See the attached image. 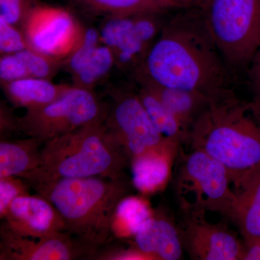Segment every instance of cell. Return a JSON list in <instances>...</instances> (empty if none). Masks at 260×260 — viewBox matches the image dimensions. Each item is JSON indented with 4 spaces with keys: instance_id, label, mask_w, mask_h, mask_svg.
<instances>
[{
    "instance_id": "6da1fadb",
    "label": "cell",
    "mask_w": 260,
    "mask_h": 260,
    "mask_svg": "<svg viewBox=\"0 0 260 260\" xmlns=\"http://www.w3.org/2000/svg\"><path fill=\"white\" fill-rule=\"evenodd\" d=\"M135 74L162 86L198 92L213 101L232 91L234 77L197 7L173 12Z\"/></svg>"
},
{
    "instance_id": "7a4b0ae2",
    "label": "cell",
    "mask_w": 260,
    "mask_h": 260,
    "mask_svg": "<svg viewBox=\"0 0 260 260\" xmlns=\"http://www.w3.org/2000/svg\"><path fill=\"white\" fill-rule=\"evenodd\" d=\"M27 184L54 205L67 232L95 250L114 234L116 208L132 187L125 177L62 178Z\"/></svg>"
},
{
    "instance_id": "3957f363",
    "label": "cell",
    "mask_w": 260,
    "mask_h": 260,
    "mask_svg": "<svg viewBox=\"0 0 260 260\" xmlns=\"http://www.w3.org/2000/svg\"><path fill=\"white\" fill-rule=\"evenodd\" d=\"M185 143L223 164L235 184L260 164V120L250 103L239 100L232 90L210 103L193 124Z\"/></svg>"
},
{
    "instance_id": "277c9868",
    "label": "cell",
    "mask_w": 260,
    "mask_h": 260,
    "mask_svg": "<svg viewBox=\"0 0 260 260\" xmlns=\"http://www.w3.org/2000/svg\"><path fill=\"white\" fill-rule=\"evenodd\" d=\"M128 165L129 159L101 122L46 142L40 166L20 178L26 183L62 178L121 179Z\"/></svg>"
},
{
    "instance_id": "5b68a950",
    "label": "cell",
    "mask_w": 260,
    "mask_h": 260,
    "mask_svg": "<svg viewBox=\"0 0 260 260\" xmlns=\"http://www.w3.org/2000/svg\"><path fill=\"white\" fill-rule=\"evenodd\" d=\"M200 8L233 75L249 68L260 48V0H207Z\"/></svg>"
},
{
    "instance_id": "8992f818",
    "label": "cell",
    "mask_w": 260,
    "mask_h": 260,
    "mask_svg": "<svg viewBox=\"0 0 260 260\" xmlns=\"http://www.w3.org/2000/svg\"><path fill=\"white\" fill-rule=\"evenodd\" d=\"M179 153L174 187L184 214L205 216L214 212L229 218L236 194L225 167L199 149Z\"/></svg>"
},
{
    "instance_id": "52a82bcc",
    "label": "cell",
    "mask_w": 260,
    "mask_h": 260,
    "mask_svg": "<svg viewBox=\"0 0 260 260\" xmlns=\"http://www.w3.org/2000/svg\"><path fill=\"white\" fill-rule=\"evenodd\" d=\"M107 111L108 103L93 90L72 85L54 102L25 111L18 117V129L45 143L84 126L104 122Z\"/></svg>"
},
{
    "instance_id": "ba28073f",
    "label": "cell",
    "mask_w": 260,
    "mask_h": 260,
    "mask_svg": "<svg viewBox=\"0 0 260 260\" xmlns=\"http://www.w3.org/2000/svg\"><path fill=\"white\" fill-rule=\"evenodd\" d=\"M107 93L110 102L104 126L130 161L147 150L170 141L155 129L132 82L111 87Z\"/></svg>"
},
{
    "instance_id": "9c48e42d",
    "label": "cell",
    "mask_w": 260,
    "mask_h": 260,
    "mask_svg": "<svg viewBox=\"0 0 260 260\" xmlns=\"http://www.w3.org/2000/svg\"><path fill=\"white\" fill-rule=\"evenodd\" d=\"M172 13L103 18L98 28L101 40L112 49L118 70L131 76L139 69Z\"/></svg>"
},
{
    "instance_id": "30bf717a",
    "label": "cell",
    "mask_w": 260,
    "mask_h": 260,
    "mask_svg": "<svg viewBox=\"0 0 260 260\" xmlns=\"http://www.w3.org/2000/svg\"><path fill=\"white\" fill-rule=\"evenodd\" d=\"M83 30L68 10L42 4L34 8L22 28L29 47L64 59L80 42Z\"/></svg>"
},
{
    "instance_id": "8fae6325",
    "label": "cell",
    "mask_w": 260,
    "mask_h": 260,
    "mask_svg": "<svg viewBox=\"0 0 260 260\" xmlns=\"http://www.w3.org/2000/svg\"><path fill=\"white\" fill-rule=\"evenodd\" d=\"M184 249L191 259L242 260L244 243L223 224H213L205 216L185 215L179 228Z\"/></svg>"
},
{
    "instance_id": "7c38bea8",
    "label": "cell",
    "mask_w": 260,
    "mask_h": 260,
    "mask_svg": "<svg viewBox=\"0 0 260 260\" xmlns=\"http://www.w3.org/2000/svg\"><path fill=\"white\" fill-rule=\"evenodd\" d=\"M0 237L1 259L70 260L95 251L78 239L73 240L68 232L32 238L18 235L2 225Z\"/></svg>"
},
{
    "instance_id": "4fadbf2b",
    "label": "cell",
    "mask_w": 260,
    "mask_h": 260,
    "mask_svg": "<svg viewBox=\"0 0 260 260\" xmlns=\"http://www.w3.org/2000/svg\"><path fill=\"white\" fill-rule=\"evenodd\" d=\"M3 219L2 225L23 237L44 238L67 232L64 219L57 210L38 194L17 198Z\"/></svg>"
},
{
    "instance_id": "5bb4252c",
    "label": "cell",
    "mask_w": 260,
    "mask_h": 260,
    "mask_svg": "<svg viewBox=\"0 0 260 260\" xmlns=\"http://www.w3.org/2000/svg\"><path fill=\"white\" fill-rule=\"evenodd\" d=\"M181 145L169 141L158 148L147 150L132 159V184L143 193L161 189L169 180L173 160Z\"/></svg>"
},
{
    "instance_id": "9a60e30c",
    "label": "cell",
    "mask_w": 260,
    "mask_h": 260,
    "mask_svg": "<svg viewBox=\"0 0 260 260\" xmlns=\"http://www.w3.org/2000/svg\"><path fill=\"white\" fill-rule=\"evenodd\" d=\"M236 200L229 218L244 242L260 238V164L248 171L234 184Z\"/></svg>"
},
{
    "instance_id": "2e32d148",
    "label": "cell",
    "mask_w": 260,
    "mask_h": 260,
    "mask_svg": "<svg viewBox=\"0 0 260 260\" xmlns=\"http://www.w3.org/2000/svg\"><path fill=\"white\" fill-rule=\"evenodd\" d=\"M134 237L137 249L152 259L179 260L182 257L184 246L179 229L165 217L152 215Z\"/></svg>"
},
{
    "instance_id": "e0dca14e",
    "label": "cell",
    "mask_w": 260,
    "mask_h": 260,
    "mask_svg": "<svg viewBox=\"0 0 260 260\" xmlns=\"http://www.w3.org/2000/svg\"><path fill=\"white\" fill-rule=\"evenodd\" d=\"M130 80L144 84L158 98L177 118L186 133V139L195 121L213 102L203 94L184 89L162 86L140 75H132Z\"/></svg>"
},
{
    "instance_id": "ac0fdd59",
    "label": "cell",
    "mask_w": 260,
    "mask_h": 260,
    "mask_svg": "<svg viewBox=\"0 0 260 260\" xmlns=\"http://www.w3.org/2000/svg\"><path fill=\"white\" fill-rule=\"evenodd\" d=\"M70 87L56 84L50 80L27 78L1 84L8 102L15 108L25 111L39 109L59 99Z\"/></svg>"
},
{
    "instance_id": "d6986e66",
    "label": "cell",
    "mask_w": 260,
    "mask_h": 260,
    "mask_svg": "<svg viewBox=\"0 0 260 260\" xmlns=\"http://www.w3.org/2000/svg\"><path fill=\"white\" fill-rule=\"evenodd\" d=\"M44 144L30 137L23 140H1L0 179L20 177L39 168Z\"/></svg>"
},
{
    "instance_id": "ffe728a7",
    "label": "cell",
    "mask_w": 260,
    "mask_h": 260,
    "mask_svg": "<svg viewBox=\"0 0 260 260\" xmlns=\"http://www.w3.org/2000/svg\"><path fill=\"white\" fill-rule=\"evenodd\" d=\"M80 9L99 16H127L146 13H172L182 9L170 0H70Z\"/></svg>"
},
{
    "instance_id": "44dd1931",
    "label": "cell",
    "mask_w": 260,
    "mask_h": 260,
    "mask_svg": "<svg viewBox=\"0 0 260 260\" xmlns=\"http://www.w3.org/2000/svg\"><path fill=\"white\" fill-rule=\"evenodd\" d=\"M130 82L134 84L140 102L157 131L165 139L180 145L185 143L186 133L174 114L144 84Z\"/></svg>"
},
{
    "instance_id": "7402d4cb",
    "label": "cell",
    "mask_w": 260,
    "mask_h": 260,
    "mask_svg": "<svg viewBox=\"0 0 260 260\" xmlns=\"http://www.w3.org/2000/svg\"><path fill=\"white\" fill-rule=\"evenodd\" d=\"M114 68L116 61L114 53L102 43L81 70L71 77L73 85L93 90L95 86L107 79Z\"/></svg>"
},
{
    "instance_id": "603a6c76",
    "label": "cell",
    "mask_w": 260,
    "mask_h": 260,
    "mask_svg": "<svg viewBox=\"0 0 260 260\" xmlns=\"http://www.w3.org/2000/svg\"><path fill=\"white\" fill-rule=\"evenodd\" d=\"M153 215L148 204L136 197H126L116 208L113 233L119 237L135 236L147 219Z\"/></svg>"
},
{
    "instance_id": "cb8c5ba5",
    "label": "cell",
    "mask_w": 260,
    "mask_h": 260,
    "mask_svg": "<svg viewBox=\"0 0 260 260\" xmlns=\"http://www.w3.org/2000/svg\"><path fill=\"white\" fill-rule=\"evenodd\" d=\"M16 54L25 65L28 78L51 80L64 68V59L47 55L30 47Z\"/></svg>"
},
{
    "instance_id": "d4e9b609",
    "label": "cell",
    "mask_w": 260,
    "mask_h": 260,
    "mask_svg": "<svg viewBox=\"0 0 260 260\" xmlns=\"http://www.w3.org/2000/svg\"><path fill=\"white\" fill-rule=\"evenodd\" d=\"M102 43L99 28H84L80 42L64 59L63 70L69 73L70 78L81 70Z\"/></svg>"
},
{
    "instance_id": "484cf974",
    "label": "cell",
    "mask_w": 260,
    "mask_h": 260,
    "mask_svg": "<svg viewBox=\"0 0 260 260\" xmlns=\"http://www.w3.org/2000/svg\"><path fill=\"white\" fill-rule=\"evenodd\" d=\"M39 0H0V18L20 30Z\"/></svg>"
},
{
    "instance_id": "4316f807",
    "label": "cell",
    "mask_w": 260,
    "mask_h": 260,
    "mask_svg": "<svg viewBox=\"0 0 260 260\" xmlns=\"http://www.w3.org/2000/svg\"><path fill=\"white\" fill-rule=\"evenodd\" d=\"M28 47L23 30L0 18V54H15Z\"/></svg>"
},
{
    "instance_id": "83f0119b",
    "label": "cell",
    "mask_w": 260,
    "mask_h": 260,
    "mask_svg": "<svg viewBox=\"0 0 260 260\" xmlns=\"http://www.w3.org/2000/svg\"><path fill=\"white\" fill-rule=\"evenodd\" d=\"M30 186L20 177L0 179V218H4L10 205L18 197L29 194Z\"/></svg>"
},
{
    "instance_id": "f1b7e54d",
    "label": "cell",
    "mask_w": 260,
    "mask_h": 260,
    "mask_svg": "<svg viewBox=\"0 0 260 260\" xmlns=\"http://www.w3.org/2000/svg\"><path fill=\"white\" fill-rule=\"evenodd\" d=\"M28 78L23 61L15 54H4L0 57V82L10 83Z\"/></svg>"
},
{
    "instance_id": "f546056e",
    "label": "cell",
    "mask_w": 260,
    "mask_h": 260,
    "mask_svg": "<svg viewBox=\"0 0 260 260\" xmlns=\"http://www.w3.org/2000/svg\"><path fill=\"white\" fill-rule=\"evenodd\" d=\"M249 77L252 93L251 108L260 120V48L249 64Z\"/></svg>"
},
{
    "instance_id": "4dcf8cb0",
    "label": "cell",
    "mask_w": 260,
    "mask_h": 260,
    "mask_svg": "<svg viewBox=\"0 0 260 260\" xmlns=\"http://www.w3.org/2000/svg\"><path fill=\"white\" fill-rule=\"evenodd\" d=\"M0 130L1 136L11 132L18 131V117L5 103L1 102L0 107Z\"/></svg>"
},
{
    "instance_id": "1f68e13d",
    "label": "cell",
    "mask_w": 260,
    "mask_h": 260,
    "mask_svg": "<svg viewBox=\"0 0 260 260\" xmlns=\"http://www.w3.org/2000/svg\"><path fill=\"white\" fill-rule=\"evenodd\" d=\"M100 257L102 259H152L150 256L142 252L137 248L128 250L111 251L109 254H104V256H101Z\"/></svg>"
},
{
    "instance_id": "d6a6232c",
    "label": "cell",
    "mask_w": 260,
    "mask_h": 260,
    "mask_svg": "<svg viewBox=\"0 0 260 260\" xmlns=\"http://www.w3.org/2000/svg\"><path fill=\"white\" fill-rule=\"evenodd\" d=\"M242 260H260V238L255 240L244 242Z\"/></svg>"
},
{
    "instance_id": "836d02e7",
    "label": "cell",
    "mask_w": 260,
    "mask_h": 260,
    "mask_svg": "<svg viewBox=\"0 0 260 260\" xmlns=\"http://www.w3.org/2000/svg\"><path fill=\"white\" fill-rule=\"evenodd\" d=\"M170 1L175 3L178 6L180 7L181 8H187L193 7L189 0H170Z\"/></svg>"
},
{
    "instance_id": "e575fe53",
    "label": "cell",
    "mask_w": 260,
    "mask_h": 260,
    "mask_svg": "<svg viewBox=\"0 0 260 260\" xmlns=\"http://www.w3.org/2000/svg\"><path fill=\"white\" fill-rule=\"evenodd\" d=\"M191 2V5L193 7H197V8H201L203 5L205 4L207 0H189Z\"/></svg>"
}]
</instances>
